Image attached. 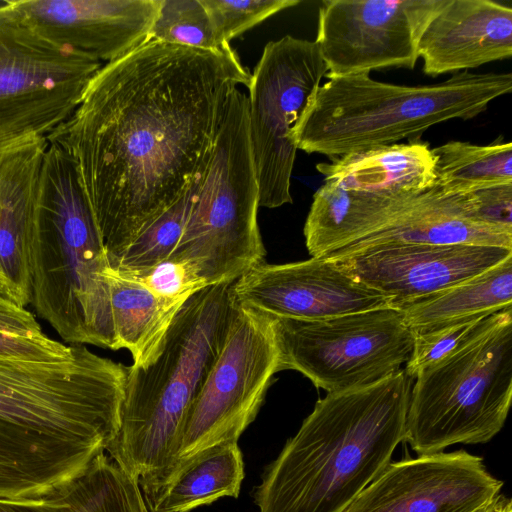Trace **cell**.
<instances>
[{
	"label": "cell",
	"mask_w": 512,
	"mask_h": 512,
	"mask_svg": "<svg viewBox=\"0 0 512 512\" xmlns=\"http://www.w3.org/2000/svg\"><path fill=\"white\" fill-rule=\"evenodd\" d=\"M250 81L233 49L150 40L102 65L47 137L74 163L111 267L192 185L230 94Z\"/></svg>",
	"instance_id": "6da1fadb"
},
{
	"label": "cell",
	"mask_w": 512,
	"mask_h": 512,
	"mask_svg": "<svg viewBox=\"0 0 512 512\" xmlns=\"http://www.w3.org/2000/svg\"><path fill=\"white\" fill-rule=\"evenodd\" d=\"M127 366L72 344L68 358L0 356V500L50 494L116 436Z\"/></svg>",
	"instance_id": "7a4b0ae2"
},
{
	"label": "cell",
	"mask_w": 512,
	"mask_h": 512,
	"mask_svg": "<svg viewBox=\"0 0 512 512\" xmlns=\"http://www.w3.org/2000/svg\"><path fill=\"white\" fill-rule=\"evenodd\" d=\"M411 387L401 369L319 399L263 473L259 512H343L404 441Z\"/></svg>",
	"instance_id": "3957f363"
},
{
	"label": "cell",
	"mask_w": 512,
	"mask_h": 512,
	"mask_svg": "<svg viewBox=\"0 0 512 512\" xmlns=\"http://www.w3.org/2000/svg\"><path fill=\"white\" fill-rule=\"evenodd\" d=\"M29 268L30 304L64 341L118 350L107 252L73 161L50 139Z\"/></svg>",
	"instance_id": "277c9868"
},
{
	"label": "cell",
	"mask_w": 512,
	"mask_h": 512,
	"mask_svg": "<svg viewBox=\"0 0 512 512\" xmlns=\"http://www.w3.org/2000/svg\"><path fill=\"white\" fill-rule=\"evenodd\" d=\"M236 308L232 283L201 289L178 311L155 357L127 366L119 429L105 451L138 482L172 464L186 414Z\"/></svg>",
	"instance_id": "5b68a950"
},
{
	"label": "cell",
	"mask_w": 512,
	"mask_h": 512,
	"mask_svg": "<svg viewBox=\"0 0 512 512\" xmlns=\"http://www.w3.org/2000/svg\"><path fill=\"white\" fill-rule=\"evenodd\" d=\"M511 90V73L468 70L417 86L380 82L369 74L330 78L309 98L290 139L297 149L330 158L415 141L436 124L475 118Z\"/></svg>",
	"instance_id": "8992f818"
},
{
	"label": "cell",
	"mask_w": 512,
	"mask_h": 512,
	"mask_svg": "<svg viewBox=\"0 0 512 512\" xmlns=\"http://www.w3.org/2000/svg\"><path fill=\"white\" fill-rule=\"evenodd\" d=\"M259 207L248 100L235 89L191 185L184 231L170 259L188 264L206 286L235 282L264 262Z\"/></svg>",
	"instance_id": "52a82bcc"
},
{
	"label": "cell",
	"mask_w": 512,
	"mask_h": 512,
	"mask_svg": "<svg viewBox=\"0 0 512 512\" xmlns=\"http://www.w3.org/2000/svg\"><path fill=\"white\" fill-rule=\"evenodd\" d=\"M411 387L404 441L418 455L489 442L512 399V307L447 356L422 369Z\"/></svg>",
	"instance_id": "ba28073f"
},
{
	"label": "cell",
	"mask_w": 512,
	"mask_h": 512,
	"mask_svg": "<svg viewBox=\"0 0 512 512\" xmlns=\"http://www.w3.org/2000/svg\"><path fill=\"white\" fill-rule=\"evenodd\" d=\"M99 60L43 36L11 2L0 4V151L48 137L73 114Z\"/></svg>",
	"instance_id": "9c48e42d"
},
{
	"label": "cell",
	"mask_w": 512,
	"mask_h": 512,
	"mask_svg": "<svg viewBox=\"0 0 512 512\" xmlns=\"http://www.w3.org/2000/svg\"><path fill=\"white\" fill-rule=\"evenodd\" d=\"M272 329L279 372L296 370L327 393L397 373L414 340L401 311L392 306L316 321L272 318Z\"/></svg>",
	"instance_id": "30bf717a"
},
{
	"label": "cell",
	"mask_w": 512,
	"mask_h": 512,
	"mask_svg": "<svg viewBox=\"0 0 512 512\" xmlns=\"http://www.w3.org/2000/svg\"><path fill=\"white\" fill-rule=\"evenodd\" d=\"M277 372L272 318L237 305L223 346L186 414L171 465L216 444L238 442Z\"/></svg>",
	"instance_id": "8fae6325"
},
{
	"label": "cell",
	"mask_w": 512,
	"mask_h": 512,
	"mask_svg": "<svg viewBox=\"0 0 512 512\" xmlns=\"http://www.w3.org/2000/svg\"><path fill=\"white\" fill-rule=\"evenodd\" d=\"M327 71L315 41L286 35L265 45L251 73L248 123L260 207L293 201L297 148L290 132Z\"/></svg>",
	"instance_id": "7c38bea8"
},
{
	"label": "cell",
	"mask_w": 512,
	"mask_h": 512,
	"mask_svg": "<svg viewBox=\"0 0 512 512\" xmlns=\"http://www.w3.org/2000/svg\"><path fill=\"white\" fill-rule=\"evenodd\" d=\"M447 0H325L318 9L316 44L326 77L413 69L420 38Z\"/></svg>",
	"instance_id": "4fadbf2b"
},
{
	"label": "cell",
	"mask_w": 512,
	"mask_h": 512,
	"mask_svg": "<svg viewBox=\"0 0 512 512\" xmlns=\"http://www.w3.org/2000/svg\"><path fill=\"white\" fill-rule=\"evenodd\" d=\"M502 487L481 457L442 451L391 461L343 512H471Z\"/></svg>",
	"instance_id": "5bb4252c"
},
{
	"label": "cell",
	"mask_w": 512,
	"mask_h": 512,
	"mask_svg": "<svg viewBox=\"0 0 512 512\" xmlns=\"http://www.w3.org/2000/svg\"><path fill=\"white\" fill-rule=\"evenodd\" d=\"M235 303L272 318L316 321L392 306L391 299L319 257L262 262L232 283Z\"/></svg>",
	"instance_id": "9a60e30c"
},
{
	"label": "cell",
	"mask_w": 512,
	"mask_h": 512,
	"mask_svg": "<svg viewBox=\"0 0 512 512\" xmlns=\"http://www.w3.org/2000/svg\"><path fill=\"white\" fill-rule=\"evenodd\" d=\"M510 256L512 249L496 246L394 244L326 259L398 307L473 278Z\"/></svg>",
	"instance_id": "2e32d148"
},
{
	"label": "cell",
	"mask_w": 512,
	"mask_h": 512,
	"mask_svg": "<svg viewBox=\"0 0 512 512\" xmlns=\"http://www.w3.org/2000/svg\"><path fill=\"white\" fill-rule=\"evenodd\" d=\"M52 42L114 61L151 40L161 0H11Z\"/></svg>",
	"instance_id": "e0dca14e"
},
{
	"label": "cell",
	"mask_w": 512,
	"mask_h": 512,
	"mask_svg": "<svg viewBox=\"0 0 512 512\" xmlns=\"http://www.w3.org/2000/svg\"><path fill=\"white\" fill-rule=\"evenodd\" d=\"M418 56L431 77L509 59L512 8L491 0H447L425 28Z\"/></svg>",
	"instance_id": "ac0fdd59"
},
{
	"label": "cell",
	"mask_w": 512,
	"mask_h": 512,
	"mask_svg": "<svg viewBox=\"0 0 512 512\" xmlns=\"http://www.w3.org/2000/svg\"><path fill=\"white\" fill-rule=\"evenodd\" d=\"M47 137L0 151V272L5 291L21 307L30 304V243Z\"/></svg>",
	"instance_id": "d6986e66"
},
{
	"label": "cell",
	"mask_w": 512,
	"mask_h": 512,
	"mask_svg": "<svg viewBox=\"0 0 512 512\" xmlns=\"http://www.w3.org/2000/svg\"><path fill=\"white\" fill-rule=\"evenodd\" d=\"M394 244L478 245L512 249V228L478 221L472 193L418 195L394 221L325 258H338Z\"/></svg>",
	"instance_id": "ffe728a7"
},
{
	"label": "cell",
	"mask_w": 512,
	"mask_h": 512,
	"mask_svg": "<svg viewBox=\"0 0 512 512\" xmlns=\"http://www.w3.org/2000/svg\"><path fill=\"white\" fill-rule=\"evenodd\" d=\"M417 196H383L324 180L313 195L303 229L309 254L326 257L377 232L394 221Z\"/></svg>",
	"instance_id": "44dd1931"
},
{
	"label": "cell",
	"mask_w": 512,
	"mask_h": 512,
	"mask_svg": "<svg viewBox=\"0 0 512 512\" xmlns=\"http://www.w3.org/2000/svg\"><path fill=\"white\" fill-rule=\"evenodd\" d=\"M237 441L208 447L138 482L150 512H189L222 497H238L244 479Z\"/></svg>",
	"instance_id": "7402d4cb"
},
{
	"label": "cell",
	"mask_w": 512,
	"mask_h": 512,
	"mask_svg": "<svg viewBox=\"0 0 512 512\" xmlns=\"http://www.w3.org/2000/svg\"><path fill=\"white\" fill-rule=\"evenodd\" d=\"M434 167L432 150L420 140L370 147L316 165L324 180L390 197H413L432 188Z\"/></svg>",
	"instance_id": "603a6c76"
},
{
	"label": "cell",
	"mask_w": 512,
	"mask_h": 512,
	"mask_svg": "<svg viewBox=\"0 0 512 512\" xmlns=\"http://www.w3.org/2000/svg\"><path fill=\"white\" fill-rule=\"evenodd\" d=\"M118 350L127 349L133 365L150 362L178 311L187 301L154 294L140 281L112 268L107 273Z\"/></svg>",
	"instance_id": "cb8c5ba5"
},
{
	"label": "cell",
	"mask_w": 512,
	"mask_h": 512,
	"mask_svg": "<svg viewBox=\"0 0 512 512\" xmlns=\"http://www.w3.org/2000/svg\"><path fill=\"white\" fill-rule=\"evenodd\" d=\"M0 512H150L138 480L104 452L66 487L39 500L0 501Z\"/></svg>",
	"instance_id": "d4e9b609"
},
{
	"label": "cell",
	"mask_w": 512,
	"mask_h": 512,
	"mask_svg": "<svg viewBox=\"0 0 512 512\" xmlns=\"http://www.w3.org/2000/svg\"><path fill=\"white\" fill-rule=\"evenodd\" d=\"M512 256L477 276L428 297L403 304L401 311L413 331H425L512 307Z\"/></svg>",
	"instance_id": "484cf974"
},
{
	"label": "cell",
	"mask_w": 512,
	"mask_h": 512,
	"mask_svg": "<svg viewBox=\"0 0 512 512\" xmlns=\"http://www.w3.org/2000/svg\"><path fill=\"white\" fill-rule=\"evenodd\" d=\"M432 150L435 182L442 195L467 194L512 184V143L488 145L449 141Z\"/></svg>",
	"instance_id": "4316f807"
},
{
	"label": "cell",
	"mask_w": 512,
	"mask_h": 512,
	"mask_svg": "<svg viewBox=\"0 0 512 512\" xmlns=\"http://www.w3.org/2000/svg\"><path fill=\"white\" fill-rule=\"evenodd\" d=\"M191 203V186L127 246L111 267L125 273L146 271L170 258L184 231Z\"/></svg>",
	"instance_id": "83f0119b"
},
{
	"label": "cell",
	"mask_w": 512,
	"mask_h": 512,
	"mask_svg": "<svg viewBox=\"0 0 512 512\" xmlns=\"http://www.w3.org/2000/svg\"><path fill=\"white\" fill-rule=\"evenodd\" d=\"M151 40L213 51L232 49L219 37L202 0H161Z\"/></svg>",
	"instance_id": "f1b7e54d"
},
{
	"label": "cell",
	"mask_w": 512,
	"mask_h": 512,
	"mask_svg": "<svg viewBox=\"0 0 512 512\" xmlns=\"http://www.w3.org/2000/svg\"><path fill=\"white\" fill-rule=\"evenodd\" d=\"M492 315V314H491ZM491 315L472 317L425 331L413 332V349L404 371L412 379L476 335Z\"/></svg>",
	"instance_id": "f546056e"
},
{
	"label": "cell",
	"mask_w": 512,
	"mask_h": 512,
	"mask_svg": "<svg viewBox=\"0 0 512 512\" xmlns=\"http://www.w3.org/2000/svg\"><path fill=\"white\" fill-rule=\"evenodd\" d=\"M211 21L225 43L272 15L298 5L299 0H202Z\"/></svg>",
	"instance_id": "4dcf8cb0"
},
{
	"label": "cell",
	"mask_w": 512,
	"mask_h": 512,
	"mask_svg": "<svg viewBox=\"0 0 512 512\" xmlns=\"http://www.w3.org/2000/svg\"><path fill=\"white\" fill-rule=\"evenodd\" d=\"M122 274L140 281L154 294L167 299L188 300L207 287L188 264L170 258L149 270Z\"/></svg>",
	"instance_id": "1f68e13d"
},
{
	"label": "cell",
	"mask_w": 512,
	"mask_h": 512,
	"mask_svg": "<svg viewBox=\"0 0 512 512\" xmlns=\"http://www.w3.org/2000/svg\"><path fill=\"white\" fill-rule=\"evenodd\" d=\"M72 345H64L45 334L29 338L0 333V356L37 361H54L68 358Z\"/></svg>",
	"instance_id": "d6a6232c"
},
{
	"label": "cell",
	"mask_w": 512,
	"mask_h": 512,
	"mask_svg": "<svg viewBox=\"0 0 512 512\" xmlns=\"http://www.w3.org/2000/svg\"><path fill=\"white\" fill-rule=\"evenodd\" d=\"M478 221L512 228V184L471 192Z\"/></svg>",
	"instance_id": "836d02e7"
},
{
	"label": "cell",
	"mask_w": 512,
	"mask_h": 512,
	"mask_svg": "<svg viewBox=\"0 0 512 512\" xmlns=\"http://www.w3.org/2000/svg\"><path fill=\"white\" fill-rule=\"evenodd\" d=\"M0 333L36 338L44 334L34 315L0 290Z\"/></svg>",
	"instance_id": "e575fe53"
},
{
	"label": "cell",
	"mask_w": 512,
	"mask_h": 512,
	"mask_svg": "<svg viewBox=\"0 0 512 512\" xmlns=\"http://www.w3.org/2000/svg\"><path fill=\"white\" fill-rule=\"evenodd\" d=\"M501 495V494H500ZM500 495L490 503H487L471 512H496Z\"/></svg>",
	"instance_id": "d590c367"
},
{
	"label": "cell",
	"mask_w": 512,
	"mask_h": 512,
	"mask_svg": "<svg viewBox=\"0 0 512 512\" xmlns=\"http://www.w3.org/2000/svg\"><path fill=\"white\" fill-rule=\"evenodd\" d=\"M5 286H6V284H5L4 277H3V275H2V274H1V272H0V290H1L3 293H4V291H5Z\"/></svg>",
	"instance_id": "8d00e7d4"
}]
</instances>
